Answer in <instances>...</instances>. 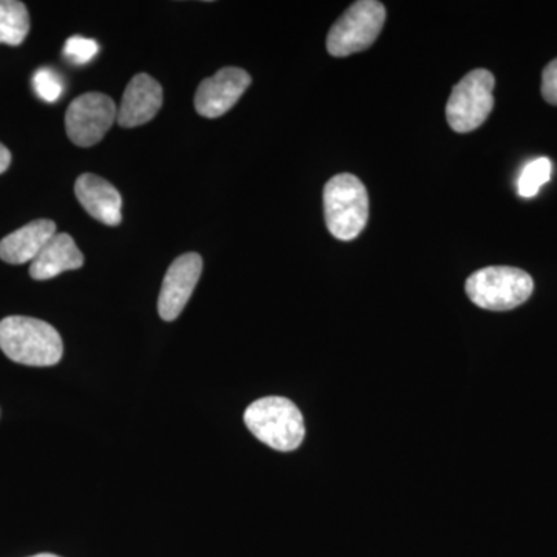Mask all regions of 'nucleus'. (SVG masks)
Returning a JSON list of instances; mask_svg holds the SVG:
<instances>
[{
  "label": "nucleus",
  "mask_w": 557,
  "mask_h": 557,
  "mask_svg": "<svg viewBox=\"0 0 557 557\" xmlns=\"http://www.w3.org/2000/svg\"><path fill=\"white\" fill-rule=\"evenodd\" d=\"M0 348L11 361L32 368H50L61 361L64 346L49 322L28 317L0 321Z\"/></svg>",
  "instance_id": "1"
},
{
  "label": "nucleus",
  "mask_w": 557,
  "mask_h": 557,
  "mask_svg": "<svg viewBox=\"0 0 557 557\" xmlns=\"http://www.w3.org/2000/svg\"><path fill=\"white\" fill-rule=\"evenodd\" d=\"M244 418L259 442L281 453L298 449L306 437L302 413L288 398H260L249 405Z\"/></svg>",
  "instance_id": "2"
},
{
  "label": "nucleus",
  "mask_w": 557,
  "mask_h": 557,
  "mask_svg": "<svg viewBox=\"0 0 557 557\" xmlns=\"http://www.w3.org/2000/svg\"><path fill=\"white\" fill-rule=\"evenodd\" d=\"M324 212L327 228L336 239H357L369 220V196L361 180L339 174L324 188Z\"/></svg>",
  "instance_id": "3"
},
{
  "label": "nucleus",
  "mask_w": 557,
  "mask_h": 557,
  "mask_svg": "<svg viewBox=\"0 0 557 557\" xmlns=\"http://www.w3.org/2000/svg\"><path fill=\"white\" fill-rule=\"evenodd\" d=\"M533 277L515 267H487L468 277V298L491 311H508L522 306L533 295Z\"/></svg>",
  "instance_id": "4"
},
{
  "label": "nucleus",
  "mask_w": 557,
  "mask_h": 557,
  "mask_svg": "<svg viewBox=\"0 0 557 557\" xmlns=\"http://www.w3.org/2000/svg\"><path fill=\"white\" fill-rule=\"evenodd\" d=\"M386 22V9L375 0L355 2L330 28L327 50L332 57L346 58L369 49Z\"/></svg>",
  "instance_id": "5"
},
{
  "label": "nucleus",
  "mask_w": 557,
  "mask_h": 557,
  "mask_svg": "<svg viewBox=\"0 0 557 557\" xmlns=\"http://www.w3.org/2000/svg\"><path fill=\"white\" fill-rule=\"evenodd\" d=\"M494 86L496 79L485 69L472 70L458 81L446 104V119L453 131L468 134L485 123L494 108Z\"/></svg>",
  "instance_id": "6"
},
{
  "label": "nucleus",
  "mask_w": 557,
  "mask_h": 557,
  "mask_svg": "<svg viewBox=\"0 0 557 557\" xmlns=\"http://www.w3.org/2000/svg\"><path fill=\"white\" fill-rule=\"evenodd\" d=\"M116 113L119 108L108 95L98 91L81 95L65 113L69 138L79 148L98 145L115 123Z\"/></svg>",
  "instance_id": "7"
},
{
  "label": "nucleus",
  "mask_w": 557,
  "mask_h": 557,
  "mask_svg": "<svg viewBox=\"0 0 557 557\" xmlns=\"http://www.w3.org/2000/svg\"><path fill=\"white\" fill-rule=\"evenodd\" d=\"M251 86V76L239 67L219 70L214 76L205 79L197 89V113L205 119H219L236 106L242 95Z\"/></svg>",
  "instance_id": "8"
},
{
  "label": "nucleus",
  "mask_w": 557,
  "mask_h": 557,
  "mask_svg": "<svg viewBox=\"0 0 557 557\" xmlns=\"http://www.w3.org/2000/svg\"><path fill=\"white\" fill-rule=\"evenodd\" d=\"M203 270V259L197 252L180 256L171 263L159 298V313L164 321H175L186 304L189 302L194 289L199 284Z\"/></svg>",
  "instance_id": "9"
},
{
  "label": "nucleus",
  "mask_w": 557,
  "mask_h": 557,
  "mask_svg": "<svg viewBox=\"0 0 557 557\" xmlns=\"http://www.w3.org/2000/svg\"><path fill=\"white\" fill-rule=\"evenodd\" d=\"M161 104H163V89L159 81L146 73H139L127 84L119 113H116V123L126 129L141 126L160 112Z\"/></svg>",
  "instance_id": "10"
},
{
  "label": "nucleus",
  "mask_w": 557,
  "mask_h": 557,
  "mask_svg": "<svg viewBox=\"0 0 557 557\" xmlns=\"http://www.w3.org/2000/svg\"><path fill=\"white\" fill-rule=\"evenodd\" d=\"M75 194L79 203L98 222L104 225H120L121 208H123V199H121L119 189L109 183L108 180L98 177L94 174H84L76 180Z\"/></svg>",
  "instance_id": "11"
},
{
  "label": "nucleus",
  "mask_w": 557,
  "mask_h": 557,
  "mask_svg": "<svg viewBox=\"0 0 557 557\" xmlns=\"http://www.w3.org/2000/svg\"><path fill=\"white\" fill-rule=\"evenodd\" d=\"M54 234L53 220H35L0 240V259L11 265L33 262Z\"/></svg>",
  "instance_id": "12"
},
{
  "label": "nucleus",
  "mask_w": 557,
  "mask_h": 557,
  "mask_svg": "<svg viewBox=\"0 0 557 557\" xmlns=\"http://www.w3.org/2000/svg\"><path fill=\"white\" fill-rule=\"evenodd\" d=\"M84 265V256L72 236L57 233L33 260L30 276L36 281H49L64 271L78 270Z\"/></svg>",
  "instance_id": "13"
},
{
  "label": "nucleus",
  "mask_w": 557,
  "mask_h": 557,
  "mask_svg": "<svg viewBox=\"0 0 557 557\" xmlns=\"http://www.w3.org/2000/svg\"><path fill=\"white\" fill-rule=\"evenodd\" d=\"M30 32V14L17 0H0V44L21 46Z\"/></svg>",
  "instance_id": "14"
},
{
  "label": "nucleus",
  "mask_w": 557,
  "mask_h": 557,
  "mask_svg": "<svg viewBox=\"0 0 557 557\" xmlns=\"http://www.w3.org/2000/svg\"><path fill=\"white\" fill-rule=\"evenodd\" d=\"M552 161L537 159L527 164L519 177V194L525 199L536 196L539 189L552 177Z\"/></svg>",
  "instance_id": "15"
},
{
  "label": "nucleus",
  "mask_w": 557,
  "mask_h": 557,
  "mask_svg": "<svg viewBox=\"0 0 557 557\" xmlns=\"http://www.w3.org/2000/svg\"><path fill=\"white\" fill-rule=\"evenodd\" d=\"M33 89L40 100L53 104L64 94V81L53 69L42 67L33 75Z\"/></svg>",
  "instance_id": "16"
},
{
  "label": "nucleus",
  "mask_w": 557,
  "mask_h": 557,
  "mask_svg": "<svg viewBox=\"0 0 557 557\" xmlns=\"http://www.w3.org/2000/svg\"><path fill=\"white\" fill-rule=\"evenodd\" d=\"M100 51L97 40L84 38V36H72L64 46V58L75 65L89 64Z\"/></svg>",
  "instance_id": "17"
},
{
  "label": "nucleus",
  "mask_w": 557,
  "mask_h": 557,
  "mask_svg": "<svg viewBox=\"0 0 557 557\" xmlns=\"http://www.w3.org/2000/svg\"><path fill=\"white\" fill-rule=\"evenodd\" d=\"M542 97L549 104L557 106V60L549 62L542 73Z\"/></svg>",
  "instance_id": "18"
},
{
  "label": "nucleus",
  "mask_w": 557,
  "mask_h": 557,
  "mask_svg": "<svg viewBox=\"0 0 557 557\" xmlns=\"http://www.w3.org/2000/svg\"><path fill=\"white\" fill-rule=\"evenodd\" d=\"M11 163V153L10 150L5 148V146L0 143V174H3L7 170H9Z\"/></svg>",
  "instance_id": "19"
},
{
  "label": "nucleus",
  "mask_w": 557,
  "mask_h": 557,
  "mask_svg": "<svg viewBox=\"0 0 557 557\" xmlns=\"http://www.w3.org/2000/svg\"><path fill=\"white\" fill-rule=\"evenodd\" d=\"M30 557H60V556L50 555V553H40V555L30 556Z\"/></svg>",
  "instance_id": "20"
}]
</instances>
